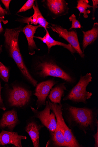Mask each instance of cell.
<instances>
[{"label":"cell","mask_w":98,"mask_h":147,"mask_svg":"<svg viewBox=\"0 0 98 147\" xmlns=\"http://www.w3.org/2000/svg\"><path fill=\"white\" fill-rule=\"evenodd\" d=\"M31 69L33 75L40 78L48 76L58 78L71 84L76 81L75 76L71 70L49 54L35 57Z\"/></svg>","instance_id":"cell-1"},{"label":"cell","mask_w":98,"mask_h":147,"mask_svg":"<svg viewBox=\"0 0 98 147\" xmlns=\"http://www.w3.org/2000/svg\"><path fill=\"white\" fill-rule=\"evenodd\" d=\"M62 110L63 115L69 127H76L85 135L89 131L95 132L98 124L97 111L85 107L78 108L69 105H65Z\"/></svg>","instance_id":"cell-2"},{"label":"cell","mask_w":98,"mask_h":147,"mask_svg":"<svg viewBox=\"0 0 98 147\" xmlns=\"http://www.w3.org/2000/svg\"><path fill=\"white\" fill-rule=\"evenodd\" d=\"M22 30L21 27L6 29L4 35V46L9 55L16 63L22 76L32 86L36 87L38 82L27 68L19 48V37Z\"/></svg>","instance_id":"cell-3"},{"label":"cell","mask_w":98,"mask_h":147,"mask_svg":"<svg viewBox=\"0 0 98 147\" xmlns=\"http://www.w3.org/2000/svg\"><path fill=\"white\" fill-rule=\"evenodd\" d=\"M92 77L90 73L81 76L78 83L63 98L64 101L70 100L76 103L86 104L87 100L92 96V93L87 90V87L92 82Z\"/></svg>","instance_id":"cell-4"},{"label":"cell","mask_w":98,"mask_h":147,"mask_svg":"<svg viewBox=\"0 0 98 147\" xmlns=\"http://www.w3.org/2000/svg\"><path fill=\"white\" fill-rule=\"evenodd\" d=\"M51 110L55 114L59 122L62 131L66 147H81V145L71 129L66 124L62 113V105L51 102L48 98Z\"/></svg>","instance_id":"cell-5"},{"label":"cell","mask_w":98,"mask_h":147,"mask_svg":"<svg viewBox=\"0 0 98 147\" xmlns=\"http://www.w3.org/2000/svg\"><path fill=\"white\" fill-rule=\"evenodd\" d=\"M7 95V101L10 106L21 107L30 101L32 92L20 86H14L8 90Z\"/></svg>","instance_id":"cell-6"},{"label":"cell","mask_w":98,"mask_h":147,"mask_svg":"<svg viewBox=\"0 0 98 147\" xmlns=\"http://www.w3.org/2000/svg\"><path fill=\"white\" fill-rule=\"evenodd\" d=\"M52 30L57 33L59 37L65 39L70 45L76 50L77 53L82 58H84L85 55L83 52L80 47L78 36L76 31L72 30L68 31L59 25L51 24L49 26Z\"/></svg>","instance_id":"cell-7"},{"label":"cell","mask_w":98,"mask_h":147,"mask_svg":"<svg viewBox=\"0 0 98 147\" xmlns=\"http://www.w3.org/2000/svg\"><path fill=\"white\" fill-rule=\"evenodd\" d=\"M46 105L44 110L41 111H39L32 107L31 109L35 117L40 120L51 135L54 133L56 128V118L54 113L52 111H51L48 100L46 101Z\"/></svg>","instance_id":"cell-8"},{"label":"cell","mask_w":98,"mask_h":147,"mask_svg":"<svg viewBox=\"0 0 98 147\" xmlns=\"http://www.w3.org/2000/svg\"><path fill=\"white\" fill-rule=\"evenodd\" d=\"M42 2L48 10L49 14L53 19L65 16L68 13V4L65 0H45Z\"/></svg>","instance_id":"cell-9"},{"label":"cell","mask_w":98,"mask_h":147,"mask_svg":"<svg viewBox=\"0 0 98 147\" xmlns=\"http://www.w3.org/2000/svg\"><path fill=\"white\" fill-rule=\"evenodd\" d=\"M56 83L54 80L51 79L42 82L36 85L34 95L37 98L36 102L37 109L46 105L47 97L53 87Z\"/></svg>","instance_id":"cell-10"},{"label":"cell","mask_w":98,"mask_h":147,"mask_svg":"<svg viewBox=\"0 0 98 147\" xmlns=\"http://www.w3.org/2000/svg\"><path fill=\"white\" fill-rule=\"evenodd\" d=\"M26 139V137L20 136L17 132L3 130L0 133V145L12 144L17 147H22V140Z\"/></svg>","instance_id":"cell-11"},{"label":"cell","mask_w":98,"mask_h":147,"mask_svg":"<svg viewBox=\"0 0 98 147\" xmlns=\"http://www.w3.org/2000/svg\"><path fill=\"white\" fill-rule=\"evenodd\" d=\"M40 27H42L40 25L34 26L31 24H27L22 30L28 42L29 54L31 55H34L36 51L40 50V49L37 47L34 38L36 30Z\"/></svg>","instance_id":"cell-12"},{"label":"cell","mask_w":98,"mask_h":147,"mask_svg":"<svg viewBox=\"0 0 98 147\" xmlns=\"http://www.w3.org/2000/svg\"><path fill=\"white\" fill-rule=\"evenodd\" d=\"M33 8L34 11L33 15L29 18H25L22 19V22L24 23H26L27 24L37 25L39 24L43 28L46 30L49 28L48 27L49 24L42 15L39 9L37 1H36L34 3Z\"/></svg>","instance_id":"cell-13"},{"label":"cell","mask_w":98,"mask_h":147,"mask_svg":"<svg viewBox=\"0 0 98 147\" xmlns=\"http://www.w3.org/2000/svg\"><path fill=\"white\" fill-rule=\"evenodd\" d=\"M18 122L17 114L14 109L5 112L0 121V128L7 127L11 131L13 129Z\"/></svg>","instance_id":"cell-14"},{"label":"cell","mask_w":98,"mask_h":147,"mask_svg":"<svg viewBox=\"0 0 98 147\" xmlns=\"http://www.w3.org/2000/svg\"><path fill=\"white\" fill-rule=\"evenodd\" d=\"M46 35L43 37L38 36H34V38L40 39L46 45L48 50V53H50L51 48L55 46H60L64 47L68 50L73 55H74V53H77L76 50L70 45L66 44L55 40L51 37L47 30L46 31Z\"/></svg>","instance_id":"cell-15"},{"label":"cell","mask_w":98,"mask_h":147,"mask_svg":"<svg viewBox=\"0 0 98 147\" xmlns=\"http://www.w3.org/2000/svg\"><path fill=\"white\" fill-rule=\"evenodd\" d=\"M83 36L82 43V51L84 53L87 47L93 43L98 37V23H94L93 28L86 32L82 31Z\"/></svg>","instance_id":"cell-16"},{"label":"cell","mask_w":98,"mask_h":147,"mask_svg":"<svg viewBox=\"0 0 98 147\" xmlns=\"http://www.w3.org/2000/svg\"><path fill=\"white\" fill-rule=\"evenodd\" d=\"M42 126L35 121H32L26 127V131L28 134L34 147L39 146L40 131Z\"/></svg>","instance_id":"cell-17"},{"label":"cell","mask_w":98,"mask_h":147,"mask_svg":"<svg viewBox=\"0 0 98 147\" xmlns=\"http://www.w3.org/2000/svg\"><path fill=\"white\" fill-rule=\"evenodd\" d=\"M65 84V83H62L52 88L48 96L51 102L61 105L62 98L64 96L65 91L67 90Z\"/></svg>","instance_id":"cell-18"},{"label":"cell","mask_w":98,"mask_h":147,"mask_svg":"<svg viewBox=\"0 0 98 147\" xmlns=\"http://www.w3.org/2000/svg\"><path fill=\"white\" fill-rule=\"evenodd\" d=\"M77 5L76 8L80 12L79 17L81 14H83V17L84 18H88V15L90 14L91 12L90 10L88 9L92 8V6L89 4V2L88 0H78L77 1Z\"/></svg>","instance_id":"cell-19"},{"label":"cell","mask_w":98,"mask_h":147,"mask_svg":"<svg viewBox=\"0 0 98 147\" xmlns=\"http://www.w3.org/2000/svg\"><path fill=\"white\" fill-rule=\"evenodd\" d=\"M10 77V69L0 61V78L3 81L7 82Z\"/></svg>","instance_id":"cell-20"},{"label":"cell","mask_w":98,"mask_h":147,"mask_svg":"<svg viewBox=\"0 0 98 147\" xmlns=\"http://www.w3.org/2000/svg\"><path fill=\"white\" fill-rule=\"evenodd\" d=\"M70 22H72V24L71 27L69 29V30L74 29L81 28L82 26L80 22L76 19V16L73 14L69 18Z\"/></svg>","instance_id":"cell-21"},{"label":"cell","mask_w":98,"mask_h":147,"mask_svg":"<svg viewBox=\"0 0 98 147\" xmlns=\"http://www.w3.org/2000/svg\"><path fill=\"white\" fill-rule=\"evenodd\" d=\"M35 0H28L22 7L18 11V13L24 12L31 9L33 7Z\"/></svg>","instance_id":"cell-22"},{"label":"cell","mask_w":98,"mask_h":147,"mask_svg":"<svg viewBox=\"0 0 98 147\" xmlns=\"http://www.w3.org/2000/svg\"><path fill=\"white\" fill-rule=\"evenodd\" d=\"M7 14V11L6 9L3 8L0 5V19L4 24H6L7 21L4 20L5 16Z\"/></svg>","instance_id":"cell-23"},{"label":"cell","mask_w":98,"mask_h":147,"mask_svg":"<svg viewBox=\"0 0 98 147\" xmlns=\"http://www.w3.org/2000/svg\"><path fill=\"white\" fill-rule=\"evenodd\" d=\"M93 3V11H92V20H95V12L96 9L98 7V0H92Z\"/></svg>","instance_id":"cell-24"},{"label":"cell","mask_w":98,"mask_h":147,"mask_svg":"<svg viewBox=\"0 0 98 147\" xmlns=\"http://www.w3.org/2000/svg\"><path fill=\"white\" fill-rule=\"evenodd\" d=\"M2 87L1 82H0V109H2L3 111H5L6 108L5 107L3 101L1 96V91L3 88Z\"/></svg>","instance_id":"cell-25"},{"label":"cell","mask_w":98,"mask_h":147,"mask_svg":"<svg viewBox=\"0 0 98 147\" xmlns=\"http://www.w3.org/2000/svg\"><path fill=\"white\" fill-rule=\"evenodd\" d=\"M97 132L93 136L94 141V147H98V124L97 126Z\"/></svg>","instance_id":"cell-26"},{"label":"cell","mask_w":98,"mask_h":147,"mask_svg":"<svg viewBox=\"0 0 98 147\" xmlns=\"http://www.w3.org/2000/svg\"><path fill=\"white\" fill-rule=\"evenodd\" d=\"M11 1V0H2L1 1L5 7L7 11H9V6Z\"/></svg>","instance_id":"cell-27"},{"label":"cell","mask_w":98,"mask_h":147,"mask_svg":"<svg viewBox=\"0 0 98 147\" xmlns=\"http://www.w3.org/2000/svg\"><path fill=\"white\" fill-rule=\"evenodd\" d=\"M2 20L0 19V34H1L3 31V29L2 24Z\"/></svg>","instance_id":"cell-28"},{"label":"cell","mask_w":98,"mask_h":147,"mask_svg":"<svg viewBox=\"0 0 98 147\" xmlns=\"http://www.w3.org/2000/svg\"><path fill=\"white\" fill-rule=\"evenodd\" d=\"M3 45H1L0 46V58H1V53L3 51L2 49H3Z\"/></svg>","instance_id":"cell-29"}]
</instances>
